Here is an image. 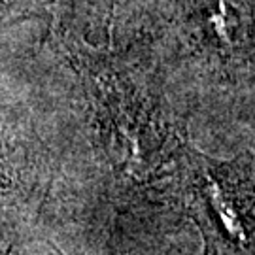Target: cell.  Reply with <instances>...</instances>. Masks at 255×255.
I'll return each mask as SVG.
<instances>
[{"instance_id": "cell-1", "label": "cell", "mask_w": 255, "mask_h": 255, "mask_svg": "<svg viewBox=\"0 0 255 255\" xmlns=\"http://www.w3.org/2000/svg\"><path fill=\"white\" fill-rule=\"evenodd\" d=\"M191 189L208 255H255V159H191Z\"/></svg>"}]
</instances>
